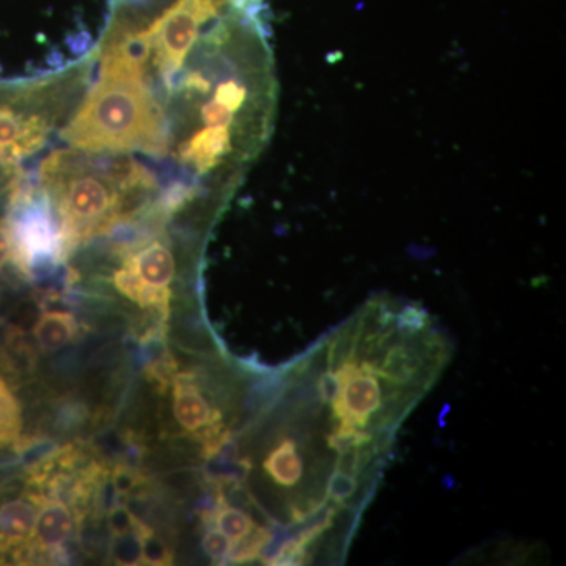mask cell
<instances>
[{
    "label": "cell",
    "mask_w": 566,
    "mask_h": 566,
    "mask_svg": "<svg viewBox=\"0 0 566 566\" xmlns=\"http://www.w3.org/2000/svg\"><path fill=\"white\" fill-rule=\"evenodd\" d=\"M22 428L21 406L7 382L0 378V447L13 444Z\"/></svg>",
    "instance_id": "cell-8"
},
{
    "label": "cell",
    "mask_w": 566,
    "mask_h": 566,
    "mask_svg": "<svg viewBox=\"0 0 566 566\" xmlns=\"http://www.w3.org/2000/svg\"><path fill=\"white\" fill-rule=\"evenodd\" d=\"M427 324V314L420 308L406 307L400 315H398L397 327L398 331L406 334L420 333Z\"/></svg>",
    "instance_id": "cell-14"
},
{
    "label": "cell",
    "mask_w": 566,
    "mask_h": 566,
    "mask_svg": "<svg viewBox=\"0 0 566 566\" xmlns=\"http://www.w3.org/2000/svg\"><path fill=\"white\" fill-rule=\"evenodd\" d=\"M92 59L55 76L0 84V197L20 181L80 103Z\"/></svg>",
    "instance_id": "cell-1"
},
{
    "label": "cell",
    "mask_w": 566,
    "mask_h": 566,
    "mask_svg": "<svg viewBox=\"0 0 566 566\" xmlns=\"http://www.w3.org/2000/svg\"><path fill=\"white\" fill-rule=\"evenodd\" d=\"M115 486L120 491H129V488L133 486V480L129 474H125V472H118L117 479H115Z\"/></svg>",
    "instance_id": "cell-17"
},
{
    "label": "cell",
    "mask_w": 566,
    "mask_h": 566,
    "mask_svg": "<svg viewBox=\"0 0 566 566\" xmlns=\"http://www.w3.org/2000/svg\"><path fill=\"white\" fill-rule=\"evenodd\" d=\"M335 374L342 381L340 392L331 401L335 419L342 420V427H368L382 405L381 386L376 378H385L381 368L364 363L359 370L353 360H345Z\"/></svg>",
    "instance_id": "cell-2"
},
{
    "label": "cell",
    "mask_w": 566,
    "mask_h": 566,
    "mask_svg": "<svg viewBox=\"0 0 566 566\" xmlns=\"http://www.w3.org/2000/svg\"><path fill=\"white\" fill-rule=\"evenodd\" d=\"M216 524H218L219 531H222L232 539L234 545L248 539L255 531V523H253L251 516L245 515L241 510L230 509V506L219 510L218 515H216Z\"/></svg>",
    "instance_id": "cell-10"
},
{
    "label": "cell",
    "mask_w": 566,
    "mask_h": 566,
    "mask_svg": "<svg viewBox=\"0 0 566 566\" xmlns=\"http://www.w3.org/2000/svg\"><path fill=\"white\" fill-rule=\"evenodd\" d=\"M132 515L128 512H125L123 509L115 510L114 515L111 517V527L114 528L115 534L122 535L128 532V528L132 527Z\"/></svg>",
    "instance_id": "cell-16"
},
{
    "label": "cell",
    "mask_w": 566,
    "mask_h": 566,
    "mask_svg": "<svg viewBox=\"0 0 566 566\" xmlns=\"http://www.w3.org/2000/svg\"><path fill=\"white\" fill-rule=\"evenodd\" d=\"M41 499L36 495L10 499L0 505V549L31 542Z\"/></svg>",
    "instance_id": "cell-4"
},
{
    "label": "cell",
    "mask_w": 566,
    "mask_h": 566,
    "mask_svg": "<svg viewBox=\"0 0 566 566\" xmlns=\"http://www.w3.org/2000/svg\"><path fill=\"white\" fill-rule=\"evenodd\" d=\"M263 468L274 485L282 488L296 486L304 475V460L297 452L296 442L289 438L282 439L268 453Z\"/></svg>",
    "instance_id": "cell-6"
},
{
    "label": "cell",
    "mask_w": 566,
    "mask_h": 566,
    "mask_svg": "<svg viewBox=\"0 0 566 566\" xmlns=\"http://www.w3.org/2000/svg\"><path fill=\"white\" fill-rule=\"evenodd\" d=\"M340 387L342 381L338 379L337 374H335V371H326V374L319 378L318 382L319 397H322L324 403L334 401L335 397L340 392Z\"/></svg>",
    "instance_id": "cell-15"
},
{
    "label": "cell",
    "mask_w": 566,
    "mask_h": 566,
    "mask_svg": "<svg viewBox=\"0 0 566 566\" xmlns=\"http://www.w3.org/2000/svg\"><path fill=\"white\" fill-rule=\"evenodd\" d=\"M74 531V516L70 506L59 499L41 501L39 516L32 534V545L43 553L61 549Z\"/></svg>",
    "instance_id": "cell-5"
},
{
    "label": "cell",
    "mask_w": 566,
    "mask_h": 566,
    "mask_svg": "<svg viewBox=\"0 0 566 566\" xmlns=\"http://www.w3.org/2000/svg\"><path fill=\"white\" fill-rule=\"evenodd\" d=\"M357 488H359V482L353 475L335 469L334 474L329 476L326 495L335 504L344 505L348 499H352L357 493Z\"/></svg>",
    "instance_id": "cell-12"
},
{
    "label": "cell",
    "mask_w": 566,
    "mask_h": 566,
    "mask_svg": "<svg viewBox=\"0 0 566 566\" xmlns=\"http://www.w3.org/2000/svg\"><path fill=\"white\" fill-rule=\"evenodd\" d=\"M417 370L419 368H417L415 357L401 345L394 346L387 353L381 368L387 381L397 382V385H408L417 375Z\"/></svg>",
    "instance_id": "cell-9"
},
{
    "label": "cell",
    "mask_w": 566,
    "mask_h": 566,
    "mask_svg": "<svg viewBox=\"0 0 566 566\" xmlns=\"http://www.w3.org/2000/svg\"><path fill=\"white\" fill-rule=\"evenodd\" d=\"M77 324L73 316L66 312L52 311L44 312L40 316L39 323L35 324L33 335H35L36 344L44 352H57L73 340L76 335Z\"/></svg>",
    "instance_id": "cell-7"
},
{
    "label": "cell",
    "mask_w": 566,
    "mask_h": 566,
    "mask_svg": "<svg viewBox=\"0 0 566 566\" xmlns=\"http://www.w3.org/2000/svg\"><path fill=\"white\" fill-rule=\"evenodd\" d=\"M172 415L185 433L218 434L221 412L212 408L191 379L178 378L172 390Z\"/></svg>",
    "instance_id": "cell-3"
},
{
    "label": "cell",
    "mask_w": 566,
    "mask_h": 566,
    "mask_svg": "<svg viewBox=\"0 0 566 566\" xmlns=\"http://www.w3.org/2000/svg\"><path fill=\"white\" fill-rule=\"evenodd\" d=\"M203 551L212 560H223L230 556L234 543L219 528H208L203 536Z\"/></svg>",
    "instance_id": "cell-13"
},
{
    "label": "cell",
    "mask_w": 566,
    "mask_h": 566,
    "mask_svg": "<svg viewBox=\"0 0 566 566\" xmlns=\"http://www.w3.org/2000/svg\"><path fill=\"white\" fill-rule=\"evenodd\" d=\"M371 441H374V434L367 433L363 428L342 427V424L327 438V444L340 455L349 450L370 444Z\"/></svg>",
    "instance_id": "cell-11"
}]
</instances>
